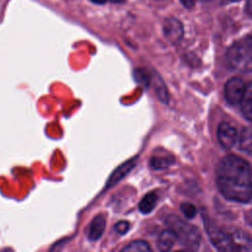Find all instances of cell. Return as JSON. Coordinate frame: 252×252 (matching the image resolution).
Listing matches in <instances>:
<instances>
[{"label":"cell","mask_w":252,"mask_h":252,"mask_svg":"<svg viewBox=\"0 0 252 252\" xmlns=\"http://www.w3.org/2000/svg\"><path fill=\"white\" fill-rule=\"evenodd\" d=\"M217 184L228 200L246 203L252 199V168L243 158L228 155L217 167Z\"/></svg>","instance_id":"6da1fadb"},{"label":"cell","mask_w":252,"mask_h":252,"mask_svg":"<svg viewBox=\"0 0 252 252\" xmlns=\"http://www.w3.org/2000/svg\"><path fill=\"white\" fill-rule=\"evenodd\" d=\"M173 162V159L171 158L167 157H153L151 158L150 164L154 169H164L168 167Z\"/></svg>","instance_id":"2e32d148"},{"label":"cell","mask_w":252,"mask_h":252,"mask_svg":"<svg viewBox=\"0 0 252 252\" xmlns=\"http://www.w3.org/2000/svg\"><path fill=\"white\" fill-rule=\"evenodd\" d=\"M165 222L176 234L177 240H179L184 247L190 250H197L199 248L201 237L198 229L194 225L182 220L175 215H169Z\"/></svg>","instance_id":"277c9868"},{"label":"cell","mask_w":252,"mask_h":252,"mask_svg":"<svg viewBox=\"0 0 252 252\" xmlns=\"http://www.w3.org/2000/svg\"><path fill=\"white\" fill-rule=\"evenodd\" d=\"M245 220H246V222L252 226V209H250L246 214H245Z\"/></svg>","instance_id":"44dd1931"},{"label":"cell","mask_w":252,"mask_h":252,"mask_svg":"<svg viewBox=\"0 0 252 252\" xmlns=\"http://www.w3.org/2000/svg\"><path fill=\"white\" fill-rule=\"evenodd\" d=\"M246 86L241 79L231 78L226 82L224 87V95L226 100L233 105L240 103L243 98Z\"/></svg>","instance_id":"5b68a950"},{"label":"cell","mask_w":252,"mask_h":252,"mask_svg":"<svg viewBox=\"0 0 252 252\" xmlns=\"http://www.w3.org/2000/svg\"><path fill=\"white\" fill-rule=\"evenodd\" d=\"M157 203H158L157 193L156 192H149L140 201L139 206H138L139 211L144 215L150 214L155 209Z\"/></svg>","instance_id":"7c38bea8"},{"label":"cell","mask_w":252,"mask_h":252,"mask_svg":"<svg viewBox=\"0 0 252 252\" xmlns=\"http://www.w3.org/2000/svg\"><path fill=\"white\" fill-rule=\"evenodd\" d=\"M176 240H177L176 234L170 228H168L160 232L157 241V245L158 250L167 251L173 247Z\"/></svg>","instance_id":"8fae6325"},{"label":"cell","mask_w":252,"mask_h":252,"mask_svg":"<svg viewBox=\"0 0 252 252\" xmlns=\"http://www.w3.org/2000/svg\"><path fill=\"white\" fill-rule=\"evenodd\" d=\"M136 160H137V158H133L123 162L118 167H116V169L110 174V176L106 181V188H110L116 185L121 179H123L135 167Z\"/></svg>","instance_id":"ba28073f"},{"label":"cell","mask_w":252,"mask_h":252,"mask_svg":"<svg viewBox=\"0 0 252 252\" xmlns=\"http://www.w3.org/2000/svg\"><path fill=\"white\" fill-rule=\"evenodd\" d=\"M106 225V220H105V216L103 214H98L96 215L91 221L88 230H87V235L88 238L92 241H96L98 240L103 232H104V228Z\"/></svg>","instance_id":"9c48e42d"},{"label":"cell","mask_w":252,"mask_h":252,"mask_svg":"<svg viewBox=\"0 0 252 252\" xmlns=\"http://www.w3.org/2000/svg\"><path fill=\"white\" fill-rule=\"evenodd\" d=\"M90 1H92L94 4H104L107 0H90Z\"/></svg>","instance_id":"7402d4cb"},{"label":"cell","mask_w":252,"mask_h":252,"mask_svg":"<svg viewBox=\"0 0 252 252\" xmlns=\"http://www.w3.org/2000/svg\"><path fill=\"white\" fill-rule=\"evenodd\" d=\"M130 227V223L127 220H120L115 223L114 229L119 233V234H125Z\"/></svg>","instance_id":"d6986e66"},{"label":"cell","mask_w":252,"mask_h":252,"mask_svg":"<svg viewBox=\"0 0 252 252\" xmlns=\"http://www.w3.org/2000/svg\"><path fill=\"white\" fill-rule=\"evenodd\" d=\"M180 210L182 211L183 215H184L187 219H189V220L195 218V216H196V214H197V209H196V207H195L193 204L188 203V202L182 203V204L180 205Z\"/></svg>","instance_id":"e0dca14e"},{"label":"cell","mask_w":252,"mask_h":252,"mask_svg":"<svg viewBox=\"0 0 252 252\" xmlns=\"http://www.w3.org/2000/svg\"><path fill=\"white\" fill-rule=\"evenodd\" d=\"M238 147L241 151L252 154V127H245L241 130L238 138Z\"/></svg>","instance_id":"4fadbf2b"},{"label":"cell","mask_w":252,"mask_h":252,"mask_svg":"<svg viewBox=\"0 0 252 252\" xmlns=\"http://www.w3.org/2000/svg\"><path fill=\"white\" fill-rule=\"evenodd\" d=\"M227 1H229V2H232V1H236V0H227Z\"/></svg>","instance_id":"603a6c76"},{"label":"cell","mask_w":252,"mask_h":252,"mask_svg":"<svg viewBox=\"0 0 252 252\" xmlns=\"http://www.w3.org/2000/svg\"><path fill=\"white\" fill-rule=\"evenodd\" d=\"M153 85L154 91L158 96V98L162 103H167L168 101V93L164 83L162 82L161 78L156 72L150 74V85Z\"/></svg>","instance_id":"30bf717a"},{"label":"cell","mask_w":252,"mask_h":252,"mask_svg":"<svg viewBox=\"0 0 252 252\" xmlns=\"http://www.w3.org/2000/svg\"><path fill=\"white\" fill-rule=\"evenodd\" d=\"M218 139L223 148L230 149L237 140V131L230 123L221 122L218 128Z\"/></svg>","instance_id":"8992f818"},{"label":"cell","mask_w":252,"mask_h":252,"mask_svg":"<svg viewBox=\"0 0 252 252\" xmlns=\"http://www.w3.org/2000/svg\"><path fill=\"white\" fill-rule=\"evenodd\" d=\"M207 233L213 245L220 251H252V239L237 227H221L207 220Z\"/></svg>","instance_id":"7a4b0ae2"},{"label":"cell","mask_w":252,"mask_h":252,"mask_svg":"<svg viewBox=\"0 0 252 252\" xmlns=\"http://www.w3.org/2000/svg\"><path fill=\"white\" fill-rule=\"evenodd\" d=\"M228 67L236 72H252V35L233 43L226 52Z\"/></svg>","instance_id":"3957f363"},{"label":"cell","mask_w":252,"mask_h":252,"mask_svg":"<svg viewBox=\"0 0 252 252\" xmlns=\"http://www.w3.org/2000/svg\"><path fill=\"white\" fill-rule=\"evenodd\" d=\"M241 110L243 115L252 121V83H250L245 90L243 98L241 100Z\"/></svg>","instance_id":"5bb4252c"},{"label":"cell","mask_w":252,"mask_h":252,"mask_svg":"<svg viewBox=\"0 0 252 252\" xmlns=\"http://www.w3.org/2000/svg\"><path fill=\"white\" fill-rule=\"evenodd\" d=\"M155 1H163V0H155Z\"/></svg>","instance_id":"cb8c5ba5"},{"label":"cell","mask_w":252,"mask_h":252,"mask_svg":"<svg viewBox=\"0 0 252 252\" xmlns=\"http://www.w3.org/2000/svg\"><path fill=\"white\" fill-rule=\"evenodd\" d=\"M134 76L137 82L142 83L146 86L150 85V75L143 69H136L134 72Z\"/></svg>","instance_id":"ac0fdd59"},{"label":"cell","mask_w":252,"mask_h":252,"mask_svg":"<svg viewBox=\"0 0 252 252\" xmlns=\"http://www.w3.org/2000/svg\"><path fill=\"white\" fill-rule=\"evenodd\" d=\"M245 12L248 16H250L252 18V0H247L246 7H245Z\"/></svg>","instance_id":"ffe728a7"},{"label":"cell","mask_w":252,"mask_h":252,"mask_svg":"<svg viewBox=\"0 0 252 252\" xmlns=\"http://www.w3.org/2000/svg\"><path fill=\"white\" fill-rule=\"evenodd\" d=\"M163 33L170 42L177 43L183 35L181 23L174 18H167L163 24Z\"/></svg>","instance_id":"52a82bcc"},{"label":"cell","mask_w":252,"mask_h":252,"mask_svg":"<svg viewBox=\"0 0 252 252\" xmlns=\"http://www.w3.org/2000/svg\"><path fill=\"white\" fill-rule=\"evenodd\" d=\"M122 251L124 252H149L151 247L147 241L144 240H134L127 244Z\"/></svg>","instance_id":"9a60e30c"}]
</instances>
